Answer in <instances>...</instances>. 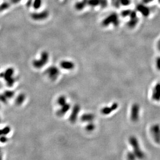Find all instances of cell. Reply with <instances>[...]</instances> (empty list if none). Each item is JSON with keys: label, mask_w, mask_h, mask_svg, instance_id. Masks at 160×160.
Listing matches in <instances>:
<instances>
[{"label": "cell", "mask_w": 160, "mask_h": 160, "mask_svg": "<svg viewBox=\"0 0 160 160\" xmlns=\"http://www.w3.org/2000/svg\"><path fill=\"white\" fill-rule=\"evenodd\" d=\"M152 99L155 102L160 101V82H157L152 87L151 94Z\"/></svg>", "instance_id": "cell-5"}, {"label": "cell", "mask_w": 160, "mask_h": 160, "mask_svg": "<svg viewBox=\"0 0 160 160\" xmlns=\"http://www.w3.org/2000/svg\"><path fill=\"white\" fill-rule=\"evenodd\" d=\"M45 73L51 80L55 81L59 76L60 72L59 70L56 66H51L45 71Z\"/></svg>", "instance_id": "cell-6"}, {"label": "cell", "mask_w": 160, "mask_h": 160, "mask_svg": "<svg viewBox=\"0 0 160 160\" xmlns=\"http://www.w3.org/2000/svg\"><path fill=\"white\" fill-rule=\"evenodd\" d=\"M14 92L10 91V90H7L5 91L4 95L6 97V98H11L13 97L14 95Z\"/></svg>", "instance_id": "cell-20"}, {"label": "cell", "mask_w": 160, "mask_h": 160, "mask_svg": "<svg viewBox=\"0 0 160 160\" xmlns=\"http://www.w3.org/2000/svg\"><path fill=\"white\" fill-rule=\"evenodd\" d=\"M137 10L143 16L145 17L148 16L150 13V10L148 7L142 5L138 6V7H137Z\"/></svg>", "instance_id": "cell-14"}, {"label": "cell", "mask_w": 160, "mask_h": 160, "mask_svg": "<svg viewBox=\"0 0 160 160\" xmlns=\"http://www.w3.org/2000/svg\"><path fill=\"white\" fill-rule=\"evenodd\" d=\"M104 27H108L110 25H113L114 27H117L120 25V19L118 15L116 13H112L104 19L102 22Z\"/></svg>", "instance_id": "cell-1"}, {"label": "cell", "mask_w": 160, "mask_h": 160, "mask_svg": "<svg viewBox=\"0 0 160 160\" xmlns=\"http://www.w3.org/2000/svg\"><path fill=\"white\" fill-rule=\"evenodd\" d=\"M155 66L157 70L160 72V56H158L155 58Z\"/></svg>", "instance_id": "cell-19"}, {"label": "cell", "mask_w": 160, "mask_h": 160, "mask_svg": "<svg viewBox=\"0 0 160 160\" xmlns=\"http://www.w3.org/2000/svg\"><path fill=\"white\" fill-rule=\"evenodd\" d=\"M140 113V106L137 104H134L132 105L131 110V117L133 120H137L139 118Z\"/></svg>", "instance_id": "cell-7"}, {"label": "cell", "mask_w": 160, "mask_h": 160, "mask_svg": "<svg viewBox=\"0 0 160 160\" xmlns=\"http://www.w3.org/2000/svg\"><path fill=\"white\" fill-rule=\"evenodd\" d=\"M14 73V70L13 68H8L7 69L4 73L1 74V76L3 77L7 82V85L12 86L13 85L15 79L13 77Z\"/></svg>", "instance_id": "cell-4"}, {"label": "cell", "mask_w": 160, "mask_h": 160, "mask_svg": "<svg viewBox=\"0 0 160 160\" xmlns=\"http://www.w3.org/2000/svg\"><path fill=\"white\" fill-rule=\"evenodd\" d=\"M87 4L92 7L100 5L102 7H105L107 2L106 0H87Z\"/></svg>", "instance_id": "cell-9"}, {"label": "cell", "mask_w": 160, "mask_h": 160, "mask_svg": "<svg viewBox=\"0 0 160 160\" xmlns=\"http://www.w3.org/2000/svg\"><path fill=\"white\" fill-rule=\"evenodd\" d=\"M70 109V104L66 103V104L61 106V108L57 111L56 114L59 117H62V116L65 115L67 112H68Z\"/></svg>", "instance_id": "cell-12"}, {"label": "cell", "mask_w": 160, "mask_h": 160, "mask_svg": "<svg viewBox=\"0 0 160 160\" xmlns=\"http://www.w3.org/2000/svg\"><path fill=\"white\" fill-rule=\"evenodd\" d=\"M41 0H35L33 3V7L35 9H38L41 5Z\"/></svg>", "instance_id": "cell-22"}, {"label": "cell", "mask_w": 160, "mask_h": 160, "mask_svg": "<svg viewBox=\"0 0 160 160\" xmlns=\"http://www.w3.org/2000/svg\"><path fill=\"white\" fill-rule=\"evenodd\" d=\"M80 110V107L78 105H75L72 109V113L70 117V121L71 123H74L76 122L77 119V115L78 114L79 111Z\"/></svg>", "instance_id": "cell-10"}, {"label": "cell", "mask_w": 160, "mask_h": 160, "mask_svg": "<svg viewBox=\"0 0 160 160\" xmlns=\"http://www.w3.org/2000/svg\"><path fill=\"white\" fill-rule=\"evenodd\" d=\"M87 4V0H83L82 2H78L75 4V8L77 10H81L83 9Z\"/></svg>", "instance_id": "cell-17"}, {"label": "cell", "mask_w": 160, "mask_h": 160, "mask_svg": "<svg viewBox=\"0 0 160 160\" xmlns=\"http://www.w3.org/2000/svg\"><path fill=\"white\" fill-rule=\"evenodd\" d=\"M57 103L60 106H62L63 105L66 104V97L64 96H61L60 97L58 98L57 100Z\"/></svg>", "instance_id": "cell-18"}, {"label": "cell", "mask_w": 160, "mask_h": 160, "mask_svg": "<svg viewBox=\"0 0 160 160\" xmlns=\"http://www.w3.org/2000/svg\"><path fill=\"white\" fill-rule=\"evenodd\" d=\"M2 135V130H0V136Z\"/></svg>", "instance_id": "cell-26"}, {"label": "cell", "mask_w": 160, "mask_h": 160, "mask_svg": "<svg viewBox=\"0 0 160 160\" xmlns=\"http://www.w3.org/2000/svg\"><path fill=\"white\" fill-rule=\"evenodd\" d=\"M49 12L47 11H43L41 13H35L31 15V17L35 20H42L46 19L49 16Z\"/></svg>", "instance_id": "cell-8"}, {"label": "cell", "mask_w": 160, "mask_h": 160, "mask_svg": "<svg viewBox=\"0 0 160 160\" xmlns=\"http://www.w3.org/2000/svg\"><path fill=\"white\" fill-rule=\"evenodd\" d=\"M25 94H20L18 96L16 99L15 103L17 105L20 106L24 102V101H25Z\"/></svg>", "instance_id": "cell-16"}, {"label": "cell", "mask_w": 160, "mask_h": 160, "mask_svg": "<svg viewBox=\"0 0 160 160\" xmlns=\"http://www.w3.org/2000/svg\"><path fill=\"white\" fill-rule=\"evenodd\" d=\"M7 141V138L5 136H3L0 137V142H1L2 143H5Z\"/></svg>", "instance_id": "cell-24"}, {"label": "cell", "mask_w": 160, "mask_h": 160, "mask_svg": "<svg viewBox=\"0 0 160 160\" xmlns=\"http://www.w3.org/2000/svg\"><path fill=\"white\" fill-rule=\"evenodd\" d=\"M127 17H129V18L127 22V26L131 29L135 28L139 23V18L136 13L131 10Z\"/></svg>", "instance_id": "cell-3"}, {"label": "cell", "mask_w": 160, "mask_h": 160, "mask_svg": "<svg viewBox=\"0 0 160 160\" xmlns=\"http://www.w3.org/2000/svg\"><path fill=\"white\" fill-rule=\"evenodd\" d=\"M119 105L117 102H114L111 106V107H105L101 109V113L105 115H108L110 114L112 111H113L118 109Z\"/></svg>", "instance_id": "cell-11"}, {"label": "cell", "mask_w": 160, "mask_h": 160, "mask_svg": "<svg viewBox=\"0 0 160 160\" xmlns=\"http://www.w3.org/2000/svg\"><path fill=\"white\" fill-rule=\"evenodd\" d=\"M95 125L92 123H89L86 127V130L88 132H92L95 129Z\"/></svg>", "instance_id": "cell-21"}, {"label": "cell", "mask_w": 160, "mask_h": 160, "mask_svg": "<svg viewBox=\"0 0 160 160\" xmlns=\"http://www.w3.org/2000/svg\"><path fill=\"white\" fill-rule=\"evenodd\" d=\"M60 67L66 70H71L74 68V64L71 61H62L60 62Z\"/></svg>", "instance_id": "cell-13"}, {"label": "cell", "mask_w": 160, "mask_h": 160, "mask_svg": "<svg viewBox=\"0 0 160 160\" xmlns=\"http://www.w3.org/2000/svg\"><path fill=\"white\" fill-rule=\"evenodd\" d=\"M0 160H2V156L0 155Z\"/></svg>", "instance_id": "cell-27"}, {"label": "cell", "mask_w": 160, "mask_h": 160, "mask_svg": "<svg viewBox=\"0 0 160 160\" xmlns=\"http://www.w3.org/2000/svg\"><path fill=\"white\" fill-rule=\"evenodd\" d=\"M10 131V127L8 126H6L4 127L3 130H2V135H6L7 134H8Z\"/></svg>", "instance_id": "cell-23"}, {"label": "cell", "mask_w": 160, "mask_h": 160, "mask_svg": "<svg viewBox=\"0 0 160 160\" xmlns=\"http://www.w3.org/2000/svg\"><path fill=\"white\" fill-rule=\"evenodd\" d=\"M156 48L158 50V51L160 53V38L158 40L157 43H156Z\"/></svg>", "instance_id": "cell-25"}, {"label": "cell", "mask_w": 160, "mask_h": 160, "mask_svg": "<svg viewBox=\"0 0 160 160\" xmlns=\"http://www.w3.org/2000/svg\"><path fill=\"white\" fill-rule=\"evenodd\" d=\"M49 55L47 52L44 51L41 54V57L39 60H34L32 65L36 68L40 69L45 66L49 61Z\"/></svg>", "instance_id": "cell-2"}, {"label": "cell", "mask_w": 160, "mask_h": 160, "mask_svg": "<svg viewBox=\"0 0 160 160\" xmlns=\"http://www.w3.org/2000/svg\"><path fill=\"white\" fill-rule=\"evenodd\" d=\"M95 116L93 114L86 113L84 114L81 117V120L83 122H92L94 119Z\"/></svg>", "instance_id": "cell-15"}]
</instances>
